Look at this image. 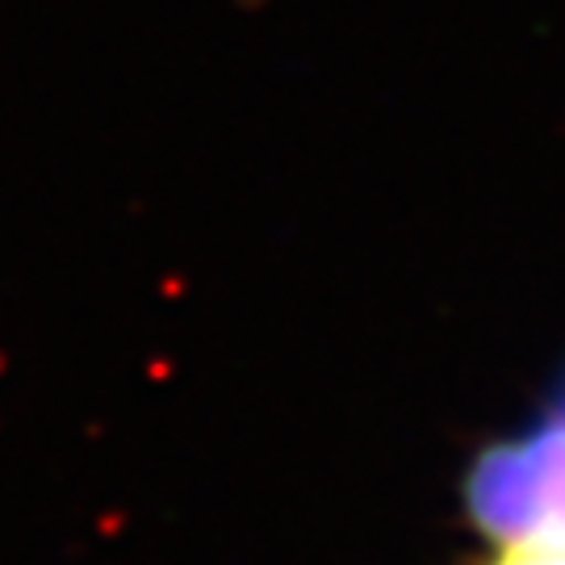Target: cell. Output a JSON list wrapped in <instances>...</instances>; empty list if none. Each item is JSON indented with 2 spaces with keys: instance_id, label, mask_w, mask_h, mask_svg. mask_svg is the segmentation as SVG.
<instances>
[{
  "instance_id": "1",
  "label": "cell",
  "mask_w": 565,
  "mask_h": 565,
  "mask_svg": "<svg viewBox=\"0 0 565 565\" xmlns=\"http://www.w3.org/2000/svg\"><path fill=\"white\" fill-rule=\"evenodd\" d=\"M473 565H565V524L507 527Z\"/></svg>"
}]
</instances>
